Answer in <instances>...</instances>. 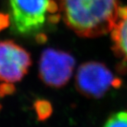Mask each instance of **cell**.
I'll return each mask as SVG.
<instances>
[{
    "label": "cell",
    "instance_id": "obj_3",
    "mask_svg": "<svg viewBox=\"0 0 127 127\" xmlns=\"http://www.w3.org/2000/svg\"><path fill=\"white\" fill-rule=\"evenodd\" d=\"M121 84L120 78L116 77L104 64L97 61L82 64L75 77L77 91L88 98L99 99L111 88H119Z\"/></svg>",
    "mask_w": 127,
    "mask_h": 127
},
{
    "label": "cell",
    "instance_id": "obj_1",
    "mask_svg": "<svg viewBox=\"0 0 127 127\" xmlns=\"http://www.w3.org/2000/svg\"><path fill=\"white\" fill-rule=\"evenodd\" d=\"M61 19L77 35L96 38L110 32L117 19L118 0H54Z\"/></svg>",
    "mask_w": 127,
    "mask_h": 127
},
{
    "label": "cell",
    "instance_id": "obj_4",
    "mask_svg": "<svg viewBox=\"0 0 127 127\" xmlns=\"http://www.w3.org/2000/svg\"><path fill=\"white\" fill-rule=\"evenodd\" d=\"M75 66L70 54L54 48L44 50L39 61L38 72L41 81L52 88L64 87L72 77Z\"/></svg>",
    "mask_w": 127,
    "mask_h": 127
},
{
    "label": "cell",
    "instance_id": "obj_6",
    "mask_svg": "<svg viewBox=\"0 0 127 127\" xmlns=\"http://www.w3.org/2000/svg\"><path fill=\"white\" fill-rule=\"evenodd\" d=\"M110 32L115 55L127 62V6H120L117 19Z\"/></svg>",
    "mask_w": 127,
    "mask_h": 127
},
{
    "label": "cell",
    "instance_id": "obj_2",
    "mask_svg": "<svg viewBox=\"0 0 127 127\" xmlns=\"http://www.w3.org/2000/svg\"><path fill=\"white\" fill-rule=\"evenodd\" d=\"M9 19L12 31L24 36H39L49 25L61 16L54 0H8Z\"/></svg>",
    "mask_w": 127,
    "mask_h": 127
},
{
    "label": "cell",
    "instance_id": "obj_9",
    "mask_svg": "<svg viewBox=\"0 0 127 127\" xmlns=\"http://www.w3.org/2000/svg\"><path fill=\"white\" fill-rule=\"evenodd\" d=\"M15 90V88L12 84L2 83L0 84V98H2L7 95L12 94ZM2 108V105L0 103V110Z\"/></svg>",
    "mask_w": 127,
    "mask_h": 127
},
{
    "label": "cell",
    "instance_id": "obj_8",
    "mask_svg": "<svg viewBox=\"0 0 127 127\" xmlns=\"http://www.w3.org/2000/svg\"><path fill=\"white\" fill-rule=\"evenodd\" d=\"M103 127H127V111L113 113L107 119Z\"/></svg>",
    "mask_w": 127,
    "mask_h": 127
},
{
    "label": "cell",
    "instance_id": "obj_7",
    "mask_svg": "<svg viewBox=\"0 0 127 127\" xmlns=\"http://www.w3.org/2000/svg\"><path fill=\"white\" fill-rule=\"evenodd\" d=\"M34 110L39 121H44L51 116L53 112L51 103L47 99H38L34 104Z\"/></svg>",
    "mask_w": 127,
    "mask_h": 127
},
{
    "label": "cell",
    "instance_id": "obj_5",
    "mask_svg": "<svg viewBox=\"0 0 127 127\" xmlns=\"http://www.w3.org/2000/svg\"><path fill=\"white\" fill-rule=\"evenodd\" d=\"M32 65L31 54L13 41H0V81L19 82Z\"/></svg>",
    "mask_w": 127,
    "mask_h": 127
}]
</instances>
